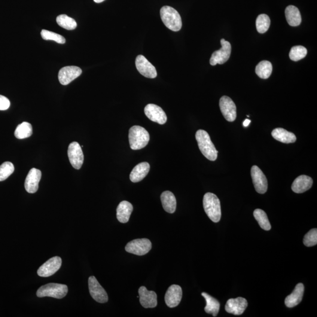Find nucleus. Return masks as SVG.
<instances>
[{"label": "nucleus", "instance_id": "nucleus-1", "mask_svg": "<svg viewBox=\"0 0 317 317\" xmlns=\"http://www.w3.org/2000/svg\"><path fill=\"white\" fill-rule=\"evenodd\" d=\"M196 139L201 152L207 159L215 161L217 159L218 151L211 141L206 131L200 129L196 133Z\"/></svg>", "mask_w": 317, "mask_h": 317}, {"label": "nucleus", "instance_id": "nucleus-2", "mask_svg": "<svg viewBox=\"0 0 317 317\" xmlns=\"http://www.w3.org/2000/svg\"><path fill=\"white\" fill-rule=\"evenodd\" d=\"M203 207L210 220L215 222L221 221L222 216L220 200L216 194L207 193L203 200Z\"/></svg>", "mask_w": 317, "mask_h": 317}, {"label": "nucleus", "instance_id": "nucleus-3", "mask_svg": "<svg viewBox=\"0 0 317 317\" xmlns=\"http://www.w3.org/2000/svg\"><path fill=\"white\" fill-rule=\"evenodd\" d=\"M150 135L144 127L133 126L129 131L130 147L132 150H139L144 148L148 144Z\"/></svg>", "mask_w": 317, "mask_h": 317}, {"label": "nucleus", "instance_id": "nucleus-4", "mask_svg": "<svg viewBox=\"0 0 317 317\" xmlns=\"http://www.w3.org/2000/svg\"><path fill=\"white\" fill-rule=\"evenodd\" d=\"M160 14L161 19L167 28L175 32L181 30L182 27V18L175 8L169 6H164L160 9Z\"/></svg>", "mask_w": 317, "mask_h": 317}, {"label": "nucleus", "instance_id": "nucleus-5", "mask_svg": "<svg viewBox=\"0 0 317 317\" xmlns=\"http://www.w3.org/2000/svg\"><path fill=\"white\" fill-rule=\"evenodd\" d=\"M68 286L65 285L57 284V283H49L42 285L36 292L38 297H50L61 299L66 296L68 293Z\"/></svg>", "mask_w": 317, "mask_h": 317}, {"label": "nucleus", "instance_id": "nucleus-6", "mask_svg": "<svg viewBox=\"0 0 317 317\" xmlns=\"http://www.w3.org/2000/svg\"><path fill=\"white\" fill-rule=\"evenodd\" d=\"M152 243L148 239H138L130 241L126 247V251L129 254L143 255L150 252Z\"/></svg>", "mask_w": 317, "mask_h": 317}, {"label": "nucleus", "instance_id": "nucleus-7", "mask_svg": "<svg viewBox=\"0 0 317 317\" xmlns=\"http://www.w3.org/2000/svg\"><path fill=\"white\" fill-rule=\"evenodd\" d=\"M222 48L214 52L210 60V65L215 66L216 64H223L229 59L231 55V47L229 42L224 39L221 40Z\"/></svg>", "mask_w": 317, "mask_h": 317}, {"label": "nucleus", "instance_id": "nucleus-8", "mask_svg": "<svg viewBox=\"0 0 317 317\" xmlns=\"http://www.w3.org/2000/svg\"><path fill=\"white\" fill-rule=\"evenodd\" d=\"M88 285L91 297L99 303H105L108 301V296L105 289L100 285L94 276H91L88 279Z\"/></svg>", "mask_w": 317, "mask_h": 317}, {"label": "nucleus", "instance_id": "nucleus-9", "mask_svg": "<svg viewBox=\"0 0 317 317\" xmlns=\"http://www.w3.org/2000/svg\"><path fill=\"white\" fill-rule=\"evenodd\" d=\"M70 163L75 169H80L83 164L84 157L82 148L78 142H72L68 149Z\"/></svg>", "mask_w": 317, "mask_h": 317}, {"label": "nucleus", "instance_id": "nucleus-10", "mask_svg": "<svg viewBox=\"0 0 317 317\" xmlns=\"http://www.w3.org/2000/svg\"><path fill=\"white\" fill-rule=\"evenodd\" d=\"M251 176L255 190L257 193L264 194L267 190L268 182L266 176L257 166H254L251 169Z\"/></svg>", "mask_w": 317, "mask_h": 317}, {"label": "nucleus", "instance_id": "nucleus-11", "mask_svg": "<svg viewBox=\"0 0 317 317\" xmlns=\"http://www.w3.org/2000/svg\"><path fill=\"white\" fill-rule=\"evenodd\" d=\"M219 106L225 120L228 122H233L236 120V106L230 97L227 96H222L219 102Z\"/></svg>", "mask_w": 317, "mask_h": 317}, {"label": "nucleus", "instance_id": "nucleus-12", "mask_svg": "<svg viewBox=\"0 0 317 317\" xmlns=\"http://www.w3.org/2000/svg\"><path fill=\"white\" fill-rule=\"evenodd\" d=\"M135 64L140 74L144 77L148 78H155L157 77V71L155 67L142 55H139L136 57Z\"/></svg>", "mask_w": 317, "mask_h": 317}, {"label": "nucleus", "instance_id": "nucleus-13", "mask_svg": "<svg viewBox=\"0 0 317 317\" xmlns=\"http://www.w3.org/2000/svg\"><path fill=\"white\" fill-rule=\"evenodd\" d=\"M62 264V260L60 257H54L48 260L39 268L37 273L39 276L48 277L53 276L59 270Z\"/></svg>", "mask_w": 317, "mask_h": 317}, {"label": "nucleus", "instance_id": "nucleus-14", "mask_svg": "<svg viewBox=\"0 0 317 317\" xmlns=\"http://www.w3.org/2000/svg\"><path fill=\"white\" fill-rule=\"evenodd\" d=\"M82 74L80 68L75 66L63 67L60 69L59 73V79L61 84L63 85H68Z\"/></svg>", "mask_w": 317, "mask_h": 317}, {"label": "nucleus", "instance_id": "nucleus-15", "mask_svg": "<svg viewBox=\"0 0 317 317\" xmlns=\"http://www.w3.org/2000/svg\"><path fill=\"white\" fill-rule=\"evenodd\" d=\"M145 114L149 120L160 125L166 123L167 116L160 106L155 104H148L145 106Z\"/></svg>", "mask_w": 317, "mask_h": 317}, {"label": "nucleus", "instance_id": "nucleus-16", "mask_svg": "<svg viewBox=\"0 0 317 317\" xmlns=\"http://www.w3.org/2000/svg\"><path fill=\"white\" fill-rule=\"evenodd\" d=\"M248 306V301L245 298H231L227 301L225 306V310L228 313L240 316L245 312Z\"/></svg>", "mask_w": 317, "mask_h": 317}, {"label": "nucleus", "instance_id": "nucleus-17", "mask_svg": "<svg viewBox=\"0 0 317 317\" xmlns=\"http://www.w3.org/2000/svg\"><path fill=\"white\" fill-rule=\"evenodd\" d=\"M140 303L145 309H152L157 306V294L153 291H149L144 286L139 288Z\"/></svg>", "mask_w": 317, "mask_h": 317}, {"label": "nucleus", "instance_id": "nucleus-18", "mask_svg": "<svg viewBox=\"0 0 317 317\" xmlns=\"http://www.w3.org/2000/svg\"><path fill=\"white\" fill-rule=\"evenodd\" d=\"M182 289L178 285H173L167 289L164 300L167 306L174 308L178 306L182 298Z\"/></svg>", "mask_w": 317, "mask_h": 317}, {"label": "nucleus", "instance_id": "nucleus-19", "mask_svg": "<svg viewBox=\"0 0 317 317\" xmlns=\"http://www.w3.org/2000/svg\"><path fill=\"white\" fill-rule=\"evenodd\" d=\"M41 178L40 170L32 168L30 170L25 181V189L29 193H34L38 190L39 182Z\"/></svg>", "mask_w": 317, "mask_h": 317}, {"label": "nucleus", "instance_id": "nucleus-20", "mask_svg": "<svg viewBox=\"0 0 317 317\" xmlns=\"http://www.w3.org/2000/svg\"><path fill=\"white\" fill-rule=\"evenodd\" d=\"M313 181L312 178L306 175H301L294 180L291 186L292 191L296 193H303L310 190Z\"/></svg>", "mask_w": 317, "mask_h": 317}, {"label": "nucleus", "instance_id": "nucleus-21", "mask_svg": "<svg viewBox=\"0 0 317 317\" xmlns=\"http://www.w3.org/2000/svg\"><path fill=\"white\" fill-rule=\"evenodd\" d=\"M304 292V286L303 284L298 283L295 286L294 291H292V293L285 298V306L288 308H292L299 304L302 299H303Z\"/></svg>", "mask_w": 317, "mask_h": 317}, {"label": "nucleus", "instance_id": "nucleus-22", "mask_svg": "<svg viewBox=\"0 0 317 317\" xmlns=\"http://www.w3.org/2000/svg\"><path fill=\"white\" fill-rule=\"evenodd\" d=\"M150 170V165L148 162H142L134 167L130 174V180L133 183L142 181L148 174Z\"/></svg>", "mask_w": 317, "mask_h": 317}, {"label": "nucleus", "instance_id": "nucleus-23", "mask_svg": "<svg viewBox=\"0 0 317 317\" xmlns=\"http://www.w3.org/2000/svg\"><path fill=\"white\" fill-rule=\"evenodd\" d=\"M133 209L132 204L127 201L121 202L119 204L117 209V217L118 221L122 223H126L129 220Z\"/></svg>", "mask_w": 317, "mask_h": 317}, {"label": "nucleus", "instance_id": "nucleus-24", "mask_svg": "<svg viewBox=\"0 0 317 317\" xmlns=\"http://www.w3.org/2000/svg\"><path fill=\"white\" fill-rule=\"evenodd\" d=\"M163 209L169 213H175L176 209V199L174 194L170 191H163L160 196Z\"/></svg>", "mask_w": 317, "mask_h": 317}, {"label": "nucleus", "instance_id": "nucleus-25", "mask_svg": "<svg viewBox=\"0 0 317 317\" xmlns=\"http://www.w3.org/2000/svg\"><path fill=\"white\" fill-rule=\"evenodd\" d=\"M271 135L274 139L284 143H292L296 141L297 138L293 133L283 129L282 127L276 128L272 131Z\"/></svg>", "mask_w": 317, "mask_h": 317}, {"label": "nucleus", "instance_id": "nucleus-26", "mask_svg": "<svg viewBox=\"0 0 317 317\" xmlns=\"http://www.w3.org/2000/svg\"><path fill=\"white\" fill-rule=\"evenodd\" d=\"M285 18L289 26L296 27L301 23V16L299 10L294 5H289L285 8Z\"/></svg>", "mask_w": 317, "mask_h": 317}, {"label": "nucleus", "instance_id": "nucleus-27", "mask_svg": "<svg viewBox=\"0 0 317 317\" xmlns=\"http://www.w3.org/2000/svg\"><path fill=\"white\" fill-rule=\"evenodd\" d=\"M202 295L205 298L206 301V306L205 308V312L209 315H212L213 317L217 316L219 310H220V303L218 300L206 292H202Z\"/></svg>", "mask_w": 317, "mask_h": 317}, {"label": "nucleus", "instance_id": "nucleus-28", "mask_svg": "<svg viewBox=\"0 0 317 317\" xmlns=\"http://www.w3.org/2000/svg\"><path fill=\"white\" fill-rule=\"evenodd\" d=\"M272 71V64L268 61H263L259 63L255 68L256 74L262 79L269 78Z\"/></svg>", "mask_w": 317, "mask_h": 317}, {"label": "nucleus", "instance_id": "nucleus-29", "mask_svg": "<svg viewBox=\"0 0 317 317\" xmlns=\"http://www.w3.org/2000/svg\"><path fill=\"white\" fill-rule=\"evenodd\" d=\"M32 134V127L31 124L24 122L18 126L15 130V136L18 139H23L31 136Z\"/></svg>", "mask_w": 317, "mask_h": 317}, {"label": "nucleus", "instance_id": "nucleus-30", "mask_svg": "<svg viewBox=\"0 0 317 317\" xmlns=\"http://www.w3.org/2000/svg\"><path fill=\"white\" fill-rule=\"evenodd\" d=\"M254 217L257 221L259 225L264 230L269 231L271 229L270 222L268 219L267 215L263 210L255 209L254 213Z\"/></svg>", "mask_w": 317, "mask_h": 317}, {"label": "nucleus", "instance_id": "nucleus-31", "mask_svg": "<svg viewBox=\"0 0 317 317\" xmlns=\"http://www.w3.org/2000/svg\"><path fill=\"white\" fill-rule=\"evenodd\" d=\"M57 23L60 27L68 30L77 28V24L74 19L65 14L60 15L57 18Z\"/></svg>", "mask_w": 317, "mask_h": 317}, {"label": "nucleus", "instance_id": "nucleus-32", "mask_svg": "<svg viewBox=\"0 0 317 317\" xmlns=\"http://www.w3.org/2000/svg\"><path fill=\"white\" fill-rule=\"evenodd\" d=\"M270 26V19L266 14H261L256 20V28L257 32L260 33H263L269 30Z\"/></svg>", "mask_w": 317, "mask_h": 317}, {"label": "nucleus", "instance_id": "nucleus-33", "mask_svg": "<svg viewBox=\"0 0 317 317\" xmlns=\"http://www.w3.org/2000/svg\"><path fill=\"white\" fill-rule=\"evenodd\" d=\"M307 54V50L306 48L301 45L294 46L291 49L289 52V56L290 59L294 62H298L304 57H306Z\"/></svg>", "mask_w": 317, "mask_h": 317}, {"label": "nucleus", "instance_id": "nucleus-34", "mask_svg": "<svg viewBox=\"0 0 317 317\" xmlns=\"http://www.w3.org/2000/svg\"><path fill=\"white\" fill-rule=\"evenodd\" d=\"M42 38L45 40H52L56 41L57 43L63 44L65 43V39L63 36L56 32L42 30L41 32Z\"/></svg>", "mask_w": 317, "mask_h": 317}, {"label": "nucleus", "instance_id": "nucleus-35", "mask_svg": "<svg viewBox=\"0 0 317 317\" xmlns=\"http://www.w3.org/2000/svg\"><path fill=\"white\" fill-rule=\"evenodd\" d=\"M14 171L13 164L10 161H6L0 166V182L4 181Z\"/></svg>", "mask_w": 317, "mask_h": 317}, {"label": "nucleus", "instance_id": "nucleus-36", "mask_svg": "<svg viewBox=\"0 0 317 317\" xmlns=\"http://www.w3.org/2000/svg\"><path fill=\"white\" fill-rule=\"evenodd\" d=\"M304 245L307 247L316 246L317 244V229L314 228L305 235L303 239Z\"/></svg>", "mask_w": 317, "mask_h": 317}, {"label": "nucleus", "instance_id": "nucleus-37", "mask_svg": "<svg viewBox=\"0 0 317 317\" xmlns=\"http://www.w3.org/2000/svg\"><path fill=\"white\" fill-rule=\"evenodd\" d=\"M10 100L4 96L0 95V111L7 110L10 107Z\"/></svg>", "mask_w": 317, "mask_h": 317}, {"label": "nucleus", "instance_id": "nucleus-38", "mask_svg": "<svg viewBox=\"0 0 317 317\" xmlns=\"http://www.w3.org/2000/svg\"><path fill=\"white\" fill-rule=\"evenodd\" d=\"M251 121L249 120H246L245 121H244L243 123V126L245 127H247L249 126V125L251 124Z\"/></svg>", "mask_w": 317, "mask_h": 317}, {"label": "nucleus", "instance_id": "nucleus-39", "mask_svg": "<svg viewBox=\"0 0 317 317\" xmlns=\"http://www.w3.org/2000/svg\"><path fill=\"white\" fill-rule=\"evenodd\" d=\"M94 2H95L96 3H100L102 2L103 1H104L105 0H94Z\"/></svg>", "mask_w": 317, "mask_h": 317}]
</instances>
